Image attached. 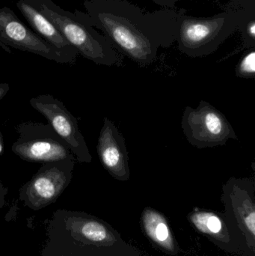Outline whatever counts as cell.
I'll list each match as a JSON object with an SVG mask.
<instances>
[{
	"mask_svg": "<svg viewBox=\"0 0 255 256\" xmlns=\"http://www.w3.org/2000/svg\"><path fill=\"white\" fill-rule=\"evenodd\" d=\"M81 16L100 30L114 49L140 66H149L160 48L176 42L178 10L145 12L127 0H85Z\"/></svg>",
	"mask_w": 255,
	"mask_h": 256,
	"instance_id": "cell-1",
	"label": "cell"
},
{
	"mask_svg": "<svg viewBox=\"0 0 255 256\" xmlns=\"http://www.w3.org/2000/svg\"><path fill=\"white\" fill-rule=\"evenodd\" d=\"M46 236L42 256H142L106 221L85 212L55 210Z\"/></svg>",
	"mask_w": 255,
	"mask_h": 256,
	"instance_id": "cell-2",
	"label": "cell"
},
{
	"mask_svg": "<svg viewBox=\"0 0 255 256\" xmlns=\"http://www.w3.org/2000/svg\"><path fill=\"white\" fill-rule=\"evenodd\" d=\"M25 1L49 20L84 58L101 66H112L121 62L118 52L107 38L90 25L79 10H64L52 0Z\"/></svg>",
	"mask_w": 255,
	"mask_h": 256,
	"instance_id": "cell-3",
	"label": "cell"
},
{
	"mask_svg": "<svg viewBox=\"0 0 255 256\" xmlns=\"http://www.w3.org/2000/svg\"><path fill=\"white\" fill-rule=\"evenodd\" d=\"M248 12L250 10L235 8L208 18H198L189 16L183 9L178 10L176 38L178 50L191 58L214 54L238 30Z\"/></svg>",
	"mask_w": 255,
	"mask_h": 256,
	"instance_id": "cell-4",
	"label": "cell"
},
{
	"mask_svg": "<svg viewBox=\"0 0 255 256\" xmlns=\"http://www.w3.org/2000/svg\"><path fill=\"white\" fill-rule=\"evenodd\" d=\"M17 140L12 144V152L30 162H53L75 158L67 143L49 124L25 122L16 127Z\"/></svg>",
	"mask_w": 255,
	"mask_h": 256,
	"instance_id": "cell-5",
	"label": "cell"
},
{
	"mask_svg": "<svg viewBox=\"0 0 255 256\" xmlns=\"http://www.w3.org/2000/svg\"><path fill=\"white\" fill-rule=\"evenodd\" d=\"M181 126L189 142L198 148L217 147L229 140H238L226 116L205 100H201L196 109L185 108Z\"/></svg>",
	"mask_w": 255,
	"mask_h": 256,
	"instance_id": "cell-6",
	"label": "cell"
},
{
	"mask_svg": "<svg viewBox=\"0 0 255 256\" xmlns=\"http://www.w3.org/2000/svg\"><path fill=\"white\" fill-rule=\"evenodd\" d=\"M76 161L72 158L43 164L31 180L21 186L19 200L34 212L55 202L71 182Z\"/></svg>",
	"mask_w": 255,
	"mask_h": 256,
	"instance_id": "cell-7",
	"label": "cell"
},
{
	"mask_svg": "<svg viewBox=\"0 0 255 256\" xmlns=\"http://www.w3.org/2000/svg\"><path fill=\"white\" fill-rule=\"evenodd\" d=\"M222 201L224 214L229 224L234 227L253 252L255 246V184L254 180L232 177L223 188Z\"/></svg>",
	"mask_w": 255,
	"mask_h": 256,
	"instance_id": "cell-8",
	"label": "cell"
},
{
	"mask_svg": "<svg viewBox=\"0 0 255 256\" xmlns=\"http://www.w3.org/2000/svg\"><path fill=\"white\" fill-rule=\"evenodd\" d=\"M0 46L31 52L60 64H73L76 56L55 48L36 34L7 6L0 8Z\"/></svg>",
	"mask_w": 255,
	"mask_h": 256,
	"instance_id": "cell-9",
	"label": "cell"
},
{
	"mask_svg": "<svg viewBox=\"0 0 255 256\" xmlns=\"http://www.w3.org/2000/svg\"><path fill=\"white\" fill-rule=\"evenodd\" d=\"M30 105L40 112L55 132L67 143L79 164H90L92 156L85 138L79 130L77 120L69 112L64 104L50 94L32 98Z\"/></svg>",
	"mask_w": 255,
	"mask_h": 256,
	"instance_id": "cell-10",
	"label": "cell"
},
{
	"mask_svg": "<svg viewBox=\"0 0 255 256\" xmlns=\"http://www.w3.org/2000/svg\"><path fill=\"white\" fill-rule=\"evenodd\" d=\"M97 150L102 165L113 178L120 182L129 180L130 171L125 140L115 124L106 117Z\"/></svg>",
	"mask_w": 255,
	"mask_h": 256,
	"instance_id": "cell-11",
	"label": "cell"
},
{
	"mask_svg": "<svg viewBox=\"0 0 255 256\" xmlns=\"http://www.w3.org/2000/svg\"><path fill=\"white\" fill-rule=\"evenodd\" d=\"M195 228L227 252H238L243 245L238 233L223 214L195 208L188 215Z\"/></svg>",
	"mask_w": 255,
	"mask_h": 256,
	"instance_id": "cell-12",
	"label": "cell"
},
{
	"mask_svg": "<svg viewBox=\"0 0 255 256\" xmlns=\"http://www.w3.org/2000/svg\"><path fill=\"white\" fill-rule=\"evenodd\" d=\"M16 6L36 34L55 48L78 56L77 50L68 43L55 26L35 8L25 0H18Z\"/></svg>",
	"mask_w": 255,
	"mask_h": 256,
	"instance_id": "cell-13",
	"label": "cell"
},
{
	"mask_svg": "<svg viewBox=\"0 0 255 256\" xmlns=\"http://www.w3.org/2000/svg\"><path fill=\"white\" fill-rule=\"evenodd\" d=\"M141 220L145 234L155 246L169 255H178L179 246L164 215L155 209L145 208Z\"/></svg>",
	"mask_w": 255,
	"mask_h": 256,
	"instance_id": "cell-14",
	"label": "cell"
},
{
	"mask_svg": "<svg viewBox=\"0 0 255 256\" xmlns=\"http://www.w3.org/2000/svg\"><path fill=\"white\" fill-rule=\"evenodd\" d=\"M246 48H255V12H248L238 27Z\"/></svg>",
	"mask_w": 255,
	"mask_h": 256,
	"instance_id": "cell-15",
	"label": "cell"
},
{
	"mask_svg": "<svg viewBox=\"0 0 255 256\" xmlns=\"http://www.w3.org/2000/svg\"><path fill=\"white\" fill-rule=\"evenodd\" d=\"M236 75L241 78H254L255 76V48L250 51L241 58L237 66Z\"/></svg>",
	"mask_w": 255,
	"mask_h": 256,
	"instance_id": "cell-16",
	"label": "cell"
},
{
	"mask_svg": "<svg viewBox=\"0 0 255 256\" xmlns=\"http://www.w3.org/2000/svg\"><path fill=\"white\" fill-rule=\"evenodd\" d=\"M235 8L255 12V0H232Z\"/></svg>",
	"mask_w": 255,
	"mask_h": 256,
	"instance_id": "cell-17",
	"label": "cell"
},
{
	"mask_svg": "<svg viewBox=\"0 0 255 256\" xmlns=\"http://www.w3.org/2000/svg\"><path fill=\"white\" fill-rule=\"evenodd\" d=\"M180 1H183V0H153L155 4H158L161 7L170 9L175 8V4Z\"/></svg>",
	"mask_w": 255,
	"mask_h": 256,
	"instance_id": "cell-18",
	"label": "cell"
},
{
	"mask_svg": "<svg viewBox=\"0 0 255 256\" xmlns=\"http://www.w3.org/2000/svg\"><path fill=\"white\" fill-rule=\"evenodd\" d=\"M7 192H8V189L7 186H4L2 182L0 180V210L5 204V198Z\"/></svg>",
	"mask_w": 255,
	"mask_h": 256,
	"instance_id": "cell-19",
	"label": "cell"
},
{
	"mask_svg": "<svg viewBox=\"0 0 255 256\" xmlns=\"http://www.w3.org/2000/svg\"><path fill=\"white\" fill-rule=\"evenodd\" d=\"M10 90L7 84H0V100L4 97Z\"/></svg>",
	"mask_w": 255,
	"mask_h": 256,
	"instance_id": "cell-20",
	"label": "cell"
},
{
	"mask_svg": "<svg viewBox=\"0 0 255 256\" xmlns=\"http://www.w3.org/2000/svg\"><path fill=\"white\" fill-rule=\"evenodd\" d=\"M4 152V138H3L2 134L0 132V156Z\"/></svg>",
	"mask_w": 255,
	"mask_h": 256,
	"instance_id": "cell-21",
	"label": "cell"
},
{
	"mask_svg": "<svg viewBox=\"0 0 255 256\" xmlns=\"http://www.w3.org/2000/svg\"><path fill=\"white\" fill-rule=\"evenodd\" d=\"M66 256L63 255H47V256Z\"/></svg>",
	"mask_w": 255,
	"mask_h": 256,
	"instance_id": "cell-22",
	"label": "cell"
}]
</instances>
